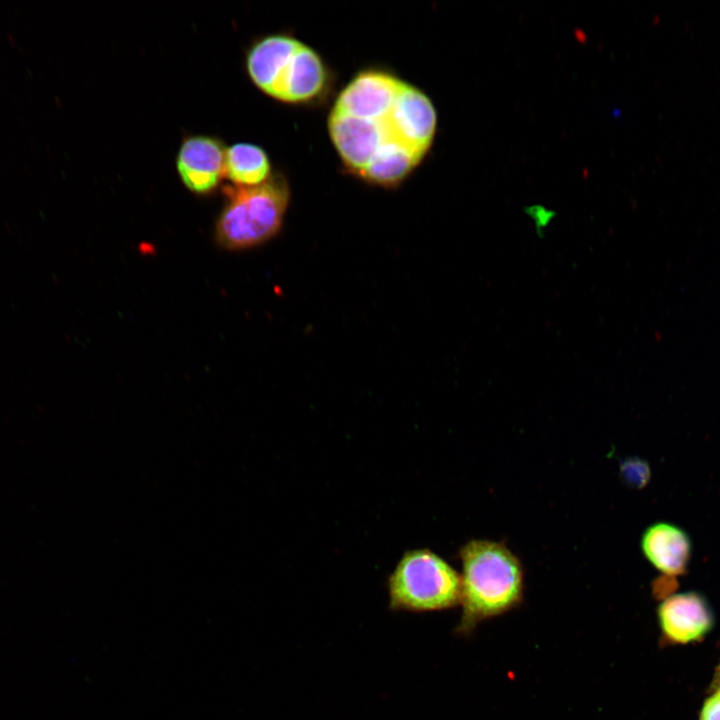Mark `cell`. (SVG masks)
<instances>
[{"instance_id": "cell-1", "label": "cell", "mask_w": 720, "mask_h": 720, "mask_svg": "<svg viewBox=\"0 0 720 720\" xmlns=\"http://www.w3.org/2000/svg\"><path fill=\"white\" fill-rule=\"evenodd\" d=\"M459 557L462 614L456 632L465 635L521 602L524 573L518 557L506 545L491 540L468 541Z\"/></svg>"}, {"instance_id": "cell-2", "label": "cell", "mask_w": 720, "mask_h": 720, "mask_svg": "<svg viewBox=\"0 0 720 720\" xmlns=\"http://www.w3.org/2000/svg\"><path fill=\"white\" fill-rule=\"evenodd\" d=\"M226 201L216 222V240L230 250L250 248L273 237L281 227L289 189L285 179L273 175L264 183L224 188Z\"/></svg>"}, {"instance_id": "cell-3", "label": "cell", "mask_w": 720, "mask_h": 720, "mask_svg": "<svg viewBox=\"0 0 720 720\" xmlns=\"http://www.w3.org/2000/svg\"><path fill=\"white\" fill-rule=\"evenodd\" d=\"M393 611L431 612L450 609L461 599V577L435 552L406 551L387 581Z\"/></svg>"}, {"instance_id": "cell-4", "label": "cell", "mask_w": 720, "mask_h": 720, "mask_svg": "<svg viewBox=\"0 0 720 720\" xmlns=\"http://www.w3.org/2000/svg\"><path fill=\"white\" fill-rule=\"evenodd\" d=\"M388 138L423 157L436 130V111L430 99L407 84L381 119Z\"/></svg>"}, {"instance_id": "cell-5", "label": "cell", "mask_w": 720, "mask_h": 720, "mask_svg": "<svg viewBox=\"0 0 720 720\" xmlns=\"http://www.w3.org/2000/svg\"><path fill=\"white\" fill-rule=\"evenodd\" d=\"M657 618L664 638L677 644L702 640L714 624L709 602L695 591L665 598L657 608Z\"/></svg>"}, {"instance_id": "cell-6", "label": "cell", "mask_w": 720, "mask_h": 720, "mask_svg": "<svg viewBox=\"0 0 720 720\" xmlns=\"http://www.w3.org/2000/svg\"><path fill=\"white\" fill-rule=\"evenodd\" d=\"M405 83L377 71L356 76L340 93L334 112L369 120H381L392 107Z\"/></svg>"}, {"instance_id": "cell-7", "label": "cell", "mask_w": 720, "mask_h": 720, "mask_svg": "<svg viewBox=\"0 0 720 720\" xmlns=\"http://www.w3.org/2000/svg\"><path fill=\"white\" fill-rule=\"evenodd\" d=\"M328 129L343 161L361 173L380 147L389 141L381 120L358 118L332 111Z\"/></svg>"}, {"instance_id": "cell-8", "label": "cell", "mask_w": 720, "mask_h": 720, "mask_svg": "<svg viewBox=\"0 0 720 720\" xmlns=\"http://www.w3.org/2000/svg\"><path fill=\"white\" fill-rule=\"evenodd\" d=\"M225 153L216 138H186L177 155V170L184 185L197 194L212 192L225 176Z\"/></svg>"}, {"instance_id": "cell-9", "label": "cell", "mask_w": 720, "mask_h": 720, "mask_svg": "<svg viewBox=\"0 0 720 720\" xmlns=\"http://www.w3.org/2000/svg\"><path fill=\"white\" fill-rule=\"evenodd\" d=\"M641 550L647 560L666 576L687 572L692 556V541L681 527L668 522L648 526L641 537Z\"/></svg>"}, {"instance_id": "cell-10", "label": "cell", "mask_w": 720, "mask_h": 720, "mask_svg": "<svg viewBox=\"0 0 720 720\" xmlns=\"http://www.w3.org/2000/svg\"><path fill=\"white\" fill-rule=\"evenodd\" d=\"M326 83V69L319 55L301 44L270 96L286 102H304L316 97Z\"/></svg>"}, {"instance_id": "cell-11", "label": "cell", "mask_w": 720, "mask_h": 720, "mask_svg": "<svg viewBox=\"0 0 720 720\" xmlns=\"http://www.w3.org/2000/svg\"><path fill=\"white\" fill-rule=\"evenodd\" d=\"M300 45L286 35H271L258 41L247 55L251 80L269 95Z\"/></svg>"}, {"instance_id": "cell-12", "label": "cell", "mask_w": 720, "mask_h": 720, "mask_svg": "<svg viewBox=\"0 0 720 720\" xmlns=\"http://www.w3.org/2000/svg\"><path fill=\"white\" fill-rule=\"evenodd\" d=\"M270 162L265 151L250 143H236L226 149L225 176L235 185L257 186L270 178Z\"/></svg>"}, {"instance_id": "cell-13", "label": "cell", "mask_w": 720, "mask_h": 720, "mask_svg": "<svg viewBox=\"0 0 720 720\" xmlns=\"http://www.w3.org/2000/svg\"><path fill=\"white\" fill-rule=\"evenodd\" d=\"M421 158L422 156L389 140L380 147L360 174L374 183L392 185L402 180Z\"/></svg>"}, {"instance_id": "cell-14", "label": "cell", "mask_w": 720, "mask_h": 720, "mask_svg": "<svg viewBox=\"0 0 720 720\" xmlns=\"http://www.w3.org/2000/svg\"><path fill=\"white\" fill-rule=\"evenodd\" d=\"M621 474L629 485L641 487L648 480L649 468L639 459H629L621 465Z\"/></svg>"}, {"instance_id": "cell-15", "label": "cell", "mask_w": 720, "mask_h": 720, "mask_svg": "<svg viewBox=\"0 0 720 720\" xmlns=\"http://www.w3.org/2000/svg\"><path fill=\"white\" fill-rule=\"evenodd\" d=\"M699 720H720V687L705 700Z\"/></svg>"}, {"instance_id": "cell-16", "label": "cell", "mask_w": 720, "mask_h": 720, "mask_svg": "<svg viewBox=\"0 0 720 720\" xmlns=\"http://www.w3.org/2000/svg\"><path fill=\"white\" fill-rule=\"evenodd\" d=\"M717 682L720 685V665H719L718 672H717Z\"/></svg>"}]
</instances>
